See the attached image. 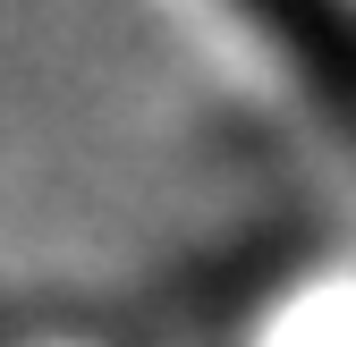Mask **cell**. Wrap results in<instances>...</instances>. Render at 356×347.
<instances>
[{
	"instance_id": "cell-1",
	"label": "cell",
	"mask_w": 356,
	"mask_h": 347,
	"mask_svg": "<svg viewBox=\"0 0 356 347\" xmlns=\"http://www.w3.org/2000/svg\"><path fill=\"white\" fill-rule=\"evenodd\" d=\"M254 34H272V51L314 85L323 102L356 119V9L348 0H238Z\"/></svg>"
}]
</instances>
